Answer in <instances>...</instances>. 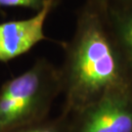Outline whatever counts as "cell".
I'll return each mask as SVG.
<instances>
[{
  "label": "cell",
  "instance_id": "cell-1",
  "mask_svg": "<svg viewBox=\"0 0 132 132\" xmlns=\"http://www.w3.org/2000/svg\"><path fill=\"white\" fill-rule=\"evenodd\" d=\"M60 78L69 104L84 110L112 92L132 89L106 8L88 1L80 7Z\"/></svg>",
  "mask_w": 132,
  "mask_h": 132
},
{
  "label": "cell",
  "instance_id": "cell-2",
  "mask_svg": "<svg viewBox=\"0 0 132 132\" xmlns=\"http://www.w3.org/2000/svg\"><path fill=\"white\" fill-rule=\"evenodd\" d=\"M61 88L60 71L45 60L4 82L0 88V132L32 124L53 93Z\"/></svg>",
  "mask_w": 132,
  "mask_h": 132
},
{
  "label": "cell",
  "instance_id": "cell-3",
  "mask_svg": "<svg viewBox=\"0 0 132 132\" xmlns=\"http://www.w3.org/2000/svg\"><path fill=\"white\" fill-rule=\"evenodd\" d=\"M58 0H45L44 6L32 17L0 24V62H8L28 53L46 39L44 27Z\"/></svg>",
  "mask_w": 132,
  "mask_h": 132
},
{
  "label": "cell",
  "instance_id": "cell-4",
  "mask_svg": "<svg viewBox=\"0 0 132 132\" xmlns=\"http://www.w3.org/2000/svg\"><path fill=\"white\" fill-rule=\"evenodd\" d=\"M79 132H132V89L112 92L85 109Z\"/></svg>",
  "mask_w": 132,
  "mask_h": 132
},
{
  "label": "cell",
  "instance_id": "cell-5",
  "mask_svg": "<svg viewBox=\"0 0 132 132\" xmlns=\"http://www.w3.org/2000/svg\"><path fill=\"white\" fill-rule=\"evenodd\" d=\"M106 13L132 88V2L110 6Z\"/></svg>",
  "mask_w": 132,
  "mask_h": 132
},
{
  "label": "cell",
  "instance_id": "cell-6",
  "mask_svg": "<svg viewBox=\"0 0 132 132\" xmlns=\"http://www.w3.org/2000/svg\"><path fill=\"white\" fill-rule=\"evenodd\" d=\"M45 0H0V8L20 7L38 12L42 9Z\"/></svg>",
  "mask_w": 132,
  "mask_h": 132
},
{
  "label": "cell",
  "instance_id": "cell-7",
  "mask_svg": "<svg viewBox=\"0 0 132 132\" xmlns=\"http://www.w3.org/2000/svg\"><path fill=\"white\" fill-rule=\"evenodd\" d=\"M85 1H88L90 3H93L95 5L101 6L103 8H108L110 6L122 5L132 2V0H85Z\"/></svg>",
  "mask_w": 132,
  "mask_h": 132
},
{
  "label": "cell",
  "instance_id": "cell-8",
  "mask_svg": "<svg viewBox=\"0 0 132 132\" xmlns=\"http://www.w3.org/2000/svg\"><path fill=\"white\" fill-rule=\"evenodd\" d=\"M13 132H57L55 130H53L51 128H42V127H33L32 125H28V126H24L20 129H17Z\"/></svg>",
  "mask_w": 132,
  "mask_h": 132
}]
</instances>
